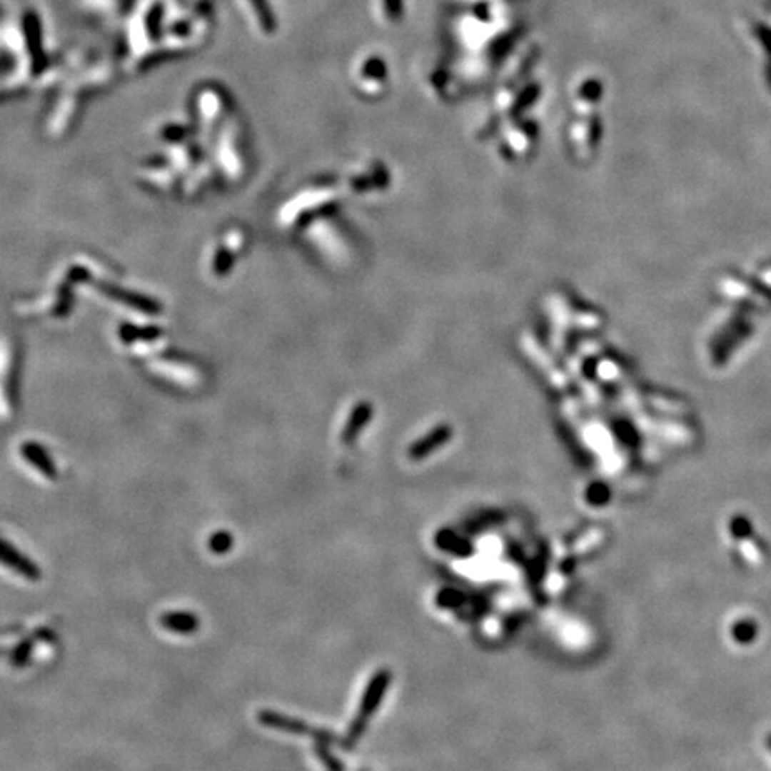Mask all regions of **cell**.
<instances>
[{"label": "cell", "instance_id": "cell-1", "mask_svg": "<svg viewBox=\"0 0 771 771\" xmlns=\"http://www.w3.org/2000/svg\"><path fill=\"white\" fill-rule=\"evenodd\" d=\"M0 564L13 570L14 573L29 578V580H38L41 577L38 564L32 559H29L25 553H21L16 546L9 545L6 539H0Z\"/></svg>", "mask_w": 771, "mask_h": 771}, {"label": "cell", "instance_id": "cell-2", "mask_svg": "<svg viewBox=\"0 0 771 771\" xmlns=\"http://www.w3.org/2000/svg\"><path fill=\"white\" fill-rule=\"evenodd\" d=\"M161 627L166 628L168 632H175V634H195L198 630V618L195 616L189 610H168V613L161 614L159 618Z\"/></svg>", "mask_w": 771, "mask_h": 771}, {"label": "cell", "instance_id": "cell-3", "mask_svg": "<svg viewBox=\"0 0 771 771\" xmlns=\"http://www.w3.org/2000/svg\"><path fill=\"white\" fill-rule=\"evenodd\" d=\"M257 720L261 725L268 728H273V730L288 732V734H307L309 727H307L303 721L295 720V717L284 716V714H278L275 710H261L257 714Z\"/></svg>", "mask_w": 771, "mask_h": 771}, {"label": "cell", "instance_id": "cell-4", "mask_svg": "<svg viewBox=\"0 0 771 771\" xmlns=\"http://www.w3.org/2000/svg\"><path fill=\"white\" fill-rule=\"evenodd\" d=\"M24 455H25V459L31 460V463L34 464V466L38 468L43 475H46V477H56V468H54L52 460L49 459V455H46L41 448L32 446V445L25 446Z\"/></svg>", "mask_w": 771, "mask_h": 771}, {"label": "cell", "instance_id": "cell-5", "mask_svg": "<svg viewBox=\"0 0 771 771\" xmlns=\"http://www.w3.org/2000/svg\"><path fill=\"white\" fill-rule=\"evenodd\" d=\"M207 546H209L211 552L216 553V555H223V553H227L228 550H232V546H234V538H232L231 532L218 530L211 535L209 541H207Z\"/></svg>", "mask_w": 771, "mask_h": 771}, {"label": "cell", "instance_id": "cell-6", "mask_svg": "<svg viewBox=\"0 0 771 771\" xmlns=\"http://www.w3.org/2000/svg\"><path fill=\"white\" fill-rule=\"evenodd\" d=\"M31 652H32V641H29V639H25V641H21L20 645L16 646V648L13 650V653H11V664L13 666H25V664L29 662V659H31Z\"/></svg>", "mask_w": 771, "mask_h": 771}]
</instances>
